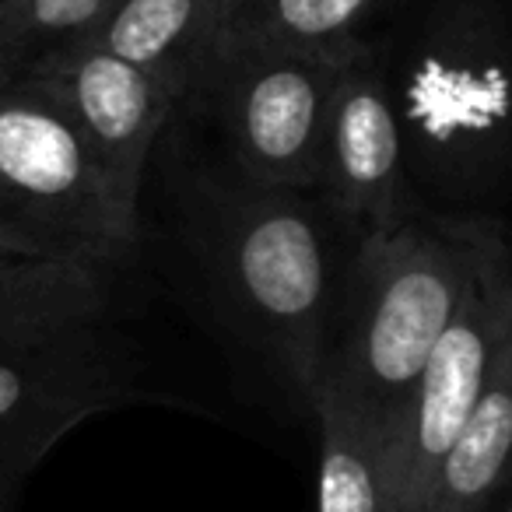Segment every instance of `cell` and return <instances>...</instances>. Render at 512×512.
<instances>
[{"instance_id": "obj_10", "label": "cell", "mask_w": 512, "mask_h": 512, "mask_svg": "<svg viewBox=\"0 0 512 512\" xmlns=\"http://www.w3.org/2000/svg\"><path fill=\"white\" fill-rule=\"evenodd\" d=\"M512 449V309L495 323L481 390L442 456L428 512H488L505 488Z\"/></svg>"}, {"instance_id": "obj_3", "label": "cell", "mask_w": 512, "mask_h": 512, "mask_svg": "<svg viewBox=\"0 0 512 512\" xmlns=\"http://www.w3.org/2000/svg\"><path fill=\"white\" fill-rule=\"evenodd\" d=\"M512 309L509 249L488 232L474 281L463 292L449 327L428 351L379 439V477L386 512H428L442 456L467 421L481 390L488 344L498 316Z\"/></svg>"}, {"instance_id": "obj_17", "label": "cell", "mask_w": 512, "mask_h": 512, "mask_svg": "<svg viewBox=\"0 0 512 512\" xmlns=\"http://www.w3.org/2000/svg\"><path fill=\"white\" fill-rule=\"evenodd\" d=\"M488 512H512V505L505 502V498H495V502H491V509Z\"/></svg>"}, {"instance_id": "obj_5", "label": "cell", "mask_w": 512, "mask_h": 512, "mask_svg": "<svg viewBox=\"0 0 512 512\" xmlns=\"http://www.w3.org/2000/svg\"><path fill=\"white\" fill-rule=\"evenodd\" d=\"M39 92L92 155L120 225L141 232V179L158 130L176 109L162 81L113 57L92 39H74L43 53L0 64Z\"/></svg>"}, {"instance_id": "obj_8", "label": "cell", "mask_w": 512, "mask_h": 512, "mask_svg": "<svg viewBox=\"0 0 512 512\" xmlns=\"http://www.w3.org/2000/svg\"><path fill=\"white\" fill-rule=\"evenodd\" d=\"M404 120L372 53L348 60L330 95L316 190L358 235L383 232L407 214Z\"/></svg>"}, {"instance_id": "obj_15", "label": "cell", "mask_w": 512, "mask_h": 512, "mask_svg": "<svg viewBox=\"0 0 512 512\" xmlns=\"http://www.w3.org/2000/svg\"><path fill=\"white\" fill-rule=\"evenodd\" d=\"M22 260H81V264H95L74 246H67L64 239L32 225L29 218L11 211L8 204H0V264H22Z\"/></svg>"}, {"instance_id": "obj_6", "label": "cell", "mask_w": 512, "mask_h": 512, "mask_svg": "<svg viewBox=\"0 0 512 512\" xmlns=\"http://www.w3.org/2000/svg\"><path fill=\"white\" fill-rule=\"evenodd\" d=\"M0 204L102 267L137 242L74 127L8 67H0Z\"/></svg>"}, {"instance_id": "obj_13", "label": "cell", "mask_w": 512, "mask_h": 512, "mask_svg": "<svg viewBox=\"0 0 512 512\" xmlns=\"http://www.w3.org/2000/svg\"><path fill=\"white\" fill-rule=\"evenodd\" d=\"M383 0H256L225 32V39H260L274 46L320 53H362V25L376 15Z\"/></svg>"}, {"instance_id": "obj_16", "label": "cell", "mask_w": 512, "mask_h": 512, "mask_svg": "<svg viewBox=\"0 0 512 512\" xmlns=\"http://www.w3.org/2000/svg\"><path fill=\"white\" fill-rule=\"evenodd\" d=\"M253 4H256V0H221V32H225L228 25L242 15V11L253 8Z\"/></svg>"}, {"instance_id": "obj_4", "label": "cell", "mask_w": 512, "mask_h": 512, "mask_svg": "<svg viewBox=\"0 0 512 512\" xmlns=\"http://www.w3.org/2000/svg\"><path fill=\"white\" fill-rule=\"evenodd\" d=\"M355 57L260 39H225L218 46L211 78L221 85L228 141L256 186L316 190L330 95Z\"/></svg>"}, {"instance_id": "obj_1", "label": "cell", "mask_w": 512, "mask_h": 512, "mask_svg": "<svg viewBox=\"0 0 512 512\" xmlns=\"http://www.w3.org/2000/svg\"><path fill=\"white\" fill-rule=\"evenodd\" d=\"M488 232L467 221L404 218L358 235L344 292L334 302L316 393L341 397L383 439L474 281Z\"/></svg>"}, {"instance_id": "obj_12", "label": "cell", "mask_w": 512, "mask_h": 512, "mask_svg": "<svg viewBox=\"0 0 512 512\" xmlns=\"http://www.w3.org/2000/svg\"><path fill=\"white\" fill-rule=\"evenodd\" d=\"M309 407L320 425L316 512H386L379 439L372 425L327 390L316 393Z\"/></svg>"}, {"instance_id": "obj_11", "label": "cell", "mask_w": 512, "mask_h": 512, "mask_svg": "<svg viewBox=\"0 0 512 512\" xmlns=\"http://www.w3.org/2000/svg\"><path fill=\"white\" fill-rule=\"evenodd\" d=\"M106 267L81 260L0 264V344L95 327L106 313Z\"/></svg>"}, {"instance_id": "obj_9", "label": "cell", "mask_w": 512, "mask_h": 512, "mask_svg": "<svg viewBox=\"0 0 512 512\" xmlns=\"http://www.w3.org/2000/svg\"><path fill=\"white\" fill-rule=\"evenodd\" d=\"M88 39L162 81L179 102L214 71L221 0H120Z\"/></svg>"}, {"instance_id": "obj_2", "label": "cell", "mask_w": 512, "mask_h": 512, "mask_svg": "<svg viewBox=\"0 0 512 512\" xmlns=\"http://www.w3.org/2000/svg\"><path fill=\"white\" fill-rule=\"evenodd\" d=\"M295 193L256 186L232 197L218 221V260L235 306L309 404L323 376L337 288L323 228Z\"/></svg>"}, {"instance_id": "obj_7", "label": "cell", "mask_w": 512, "mask_h": 512, "mask_svg": "<svg viewBox=\"0 0 512 512\" xmlns=\"http://www.w3.org/2000/svg\"><path fill=\"white\" fill-rule=\"evenodd\" d=\"M130 393L134 369L95 327L0 344V481L36 467L53 442Z\"/></svg>"}, {"instance_id": "obj_14", "label": "cell", "mask_w": 512, "mask_h": 512, "mask_svg": "<svg viewBox=\"0 0 512 512\" xmlns=\"http://www.w3.org/2000/svg\"><path fill=\"white\" fill-rule=\"evenodd\" d=\"M120 0H0V64L88 39Z\"/></svg>"}]
</instances>
